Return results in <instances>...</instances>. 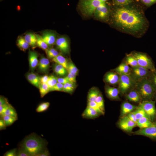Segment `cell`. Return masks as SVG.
Here are the masks:
<instances>
[{
	"label": "cell",
	"instance_id": "1",
	"mask_svg": "<svg viewBox=\"0 0 156 156\" xmlns=\"http://www.w3.org/2000/svg\"><path fill=\"white\" fill-rule=\"evenodd\" d=\"M114 24L120 29L131 34L142 31L146 24L143 13L133 7L122 6L116 9L112 15Z\"/></svg>",
	"mask_w": 156,
	"mask_h": 156
},
{
	"label": "cell",
	"instance_id": "2",
	"mask_svg": "<svg viewBox=\"0 0 156 156\" xmlns=\"http://www.w3.org/2000/svg\"><path fill=\"white\" fill-rule=\"evenodd\" d=\"M45 140L34 133L27 136L20 146L23 148L30 156H37L47 148Z\"/></svg>",
	"mask_w": 156,
	"mask_h": 156
},
{
	"label": "cell",
	"instance_id": "3",
	"mask_svg": "<svg viewBox=\"0 0 156 156\" xmlns=\"http://www.w3.org/2000/svg\"><path fill=\"white\" fill-rule=\"evenodd\" d=\"M134 88L139 94L142 101L153 100L155 91L148 78L136 81Z\"/></svg>",
	"mask_w": 156,
	"mask_h": 156
},
{
	"label": "cell",
	"instance_id": "4",
	"mask_svg": "<svg viewBox=\"0 0 156 156\" xmlns=\"http://www.w3.org/2000/svg\"><path fill=\"white\" fill-rule=\"evenodd\" d=\"M108 0H80L79 6L82 13L90 16L93 14L96 8L105 3Z\"/></svg>",
	"mask_w": 156,
	"mask_h": 156
},
{
	"label": "cell",
	"instance_id": "5",
	"mask_svg": "<svg viewBox=\"0 0 156 156\" xmlns=\"http://www.w3.org/2000/svg\"><path fill=\"white\" fill-rule=\"evenodd\" d=\"M118 83L119 94L122 95L126 94L131 89L134 88L136 81L130 75L120 74Z\"/></svg>",
	"mask_w": 156,
	"mask_h": 156
},
{
	"label": "cell",
	"instance_id": "6",
	"mask_svg": "<svg viewBox=\"0 0 156 156\" xmlns=\"http://www.w3.org/2000/svg\"><path fill=\"white\" fill-rule=\"evenodd\" d=\"M131 54L135 59L139 66L146 68L152 72L156 71L152 61L146 55L138 52H134Z\"/></svg>",
	"mask_w": 156,
	"mask_h": 156
},
{
	"label": "cell",
	"instance_id": "7",
	"mask_svg": "<svg viewBox=\"0 0 156 156\" xmlns=\"http://www.w3.org/2000/svg\"><path fill=\"white\" fill-rule=\"evenodd\" d=\"M155 102L154 100L142 101L139 103L138 105L144 110L152 122L156 119Z\"/></svg>",
	"mask_w": 156,
	"mask_h": 156
},
{
	"label": "cell",
	"instance_id": "8",
	"mask_svg": "<svg viewBox=\"0 0 156 156\" xmlns=\"http://www.w3.org/2000/svg\"><path fill=\"white\" fill-rule=\"evenodd\" d=\"M151 71L144 67L138 66L131 68L130 75L136 81L145 78H147Z\"/></svg>",
	"mask_w": 156,
	"mask_h": 156
},
{
	"label": "cell",
	"instance_id": "9",
	"mask_svg": "<svg viewBox=\"0 0 156 156\" xmlns=\"http://www.w3.org/2000/svg\"><path fill=\"white\" fill-rule=\"evenodd\" d=\"M118 126L127 132H131L133 129L137 126L136 123L130 120L127 115L120 116L117 122Z\"/></svg>",
	"mask_w": 156,
	"mask_h": 156
},
{
	"label": "cell",
	"instance_id": "10",
	"mask_svg": "<svg viewBox=\"0 0 156 156\" xmlns=\"http://www.w3.org/2000/svg\"><path fill=\"white\" fill-rule=\"evenodd\" d=\"M133 135L144 136L156 140V123L154 122L151 126L140 129L133 133Z\"/></svg>",
	"mask_w": 156,
	"mask_h": 156
},
{
	"label": "cell",
	"instance_id": "11",
	"mask_svg": "<svg viewBox=\"0 0 156 156\" xmlns=\"http://www.w3.org/2000/svg\"><path fill=\"white\" fill-rule=\"evenodd\" d=\"M120 75L114 71L106 73L103 77L104 81L107 84L113 86L118 84Z\"/></svg>",
	"mask_w": 156,
	"mask_h": 156
},
{
	"label": "cell",
	"instance_id": "12",
	"mask_svg": "<svg viewBox=\"0 0 156 156\" xmlns=\"http://www.w3.org/2000/svg\"><path fill=\"white\" fill-rule=\"evenodd\" d=\"M105 92L107 97L110 100L120 101L118 88L112 87L106 84L105 86Z\"/></svg>",
	"mask_w": 156,
	"mask_h": 156
},
{
	"label": "cell",
	"instance_id": "13",
	"mask_svg": "<svg viewBox=\"0 0 156 156\" xmlns=\"http://www.w3.org/2000/svg\"><path fill=\"white\" fill-rule=\"evenodd\" d=\"M55 43L58 48L62 52L66 53L69 52V43L68 40L66 37H59L56 40Z\"/></svg>",
	"mask_w": 156,
	"mask_h": 156
},
{
	"label": "cell",
	"instance_id": "14",
	"mask_svg": "<svg viewBox=\"0 0 156 156\" xmlns=\"http://www.w3.org/2000/svg\"><path fill=\"white\" fill-rule=\"evenodd\" d=\"M108 13V8L105 3L96 8L93 14L96 18L103 19L107 17Z\"/></svg>",
	"mask_w": 156,
	"mask_h": 156
},
{
	"label": "cell",
	"instance_id": "15",
	"mask_svg": "<svg viewBox=\"0 0 156 156\" xmlns=\"http://www.w3.org/2000/svg\"><path fill=\"white\" fill-rule=\"evenodd\" d=\"M56 36L55 33L51 31H45L41 36L43 40L48 45L53 44L55 42Z\"/></svg>",
	"mask_w": 156,
	"mask_h": 156
},
{
	"label": "cell",
	"instance_id": "16",
	"mask_svg": "<svg viewBox=\"0 0 156 156\" xmlns=\"http://www.w3.org/2000/svg\"><path fill=\"white\" fill-rule=\"evenodd\" d=\"M81 116L83 118L94 119L98 117L101 115L93 108L87 106Z\"/></svg>",
	"mask_w": 156,
	"mask_h": 156
},
{
	"label": "cell",
	"instance_id": "17",
	"mask_svg": "<svg viewBox=\"0 0 156 156\" xmlns=\"http://www.w3.org/2000/svg\"><path fill=\"white\" fill-rule=\"evenodd\" d=\"M138 106L132 104L127 101H124L121 106L120 116L126 115L132 112L137 108Z\"/></svg>",
	"mask_w": 156,
	"mask_h": 156
},
{
	"label": "cell",
	"instance_id": "18",
	"mask_svg": "<svg viewBox=\"0 0 156 156\" xmlns=\"http://www.w3.org/2000/svg\"><path fill=\"white\" fill-rule=\"evenodd\" d=\"M126 94V98L130 101L139 103L142 101L139 94L135 88L131 90Z\"/></svg>",
	"mask_w": 156,
	"mask_h": 156
},
{
	"label": "cell",
	"instance_id": "19",
	"mask_svg": "<svg viewBox=\"0 0 156 156\" xmlns=\"http://www.w3.org/2000/svg\"><path fill=\"white\" fill-rule=\"evenodd\" d=\"M38 54L36 52L29 50V60L31 69L34 70L38 64Z\"/></svg>",
	"mask_w": 156,
	"mask_h": 156
},
{
	"label": "cell",
	"instance_id": "20",
	"mask_svg": "<svg viewBox=\"0 0 156 156\" xmlns=\"http://www.w3.org/2000/svg\"><path fill=\"white\" fill-rule=\"evenodd\" d=\"M131 69V68H130L129 66L125 61L120 64L117 67L114 69L113 71L119 75L121 74L129 75Z\"/></svg>",
	"mask_w": 156,
	"mask_h": 156
},
{
	"label": "cell",
	"instance_id": "21",
	"mask_svg": "<svg viewBox=\"0 0 156 156\" xmlns=\"http://www.w3.org/2000/svg\"><path fill=\"white\" fill-rule=\"evenodd\" d=\"M50 62L49 59L42 57L40 60L38 64V67L40 70L43 72H45L49 69Z\"/></svg>",
	"mask_w": 156,
	"mask_h": 156
},
{
	"label": "cell",
	"instance_id": "22",
	"mask_svg": "<svg viewBox=\"0 0 156 156\" xmlns=\"http://www.w3.org/2000/svg\"><path fill=\"white\" fill-rule=\"evenodd\" d=\"M101 93L96 87H92L90 89L88 92V101H95L96 98Z\"/></svg>",
	"mask_w": 156,
	"mask_h": 156
},
{
	"label": "cell",
	"instance_id": "23",
	"mask_svg": "<svg viewBox=\"0 0 156 156\" xmlns=\"http://www.w3.org/2000/svg\"><path fill=\"white\" fill-rule=\"evenodd\" d=\"M27 78L30 83L39 88L40 84V77L34 73H29L27 75Z\"/></svg>",
	"mask_w": 156,
	"mask_h": 156
},
{
	"label": "cell",
	"instance_id": "24",
	"mask_svg": "<svg viewBox=\"0 0 156 156\" xmlns=\"http://www.w3.org/2000/svg\"><path fill=\"white\" fill-rule=\"evenodd\" d=\"M149 118L146 117H142L137 120L136 124L137 126L140 129L148 127L153 124Z\"/></svg>",
	"mask_w": 156,
	"mask_h": 156
},
{
	"label": "cell",
	"instance_id": "25",
	"mask_svg": "<svg viewBox=\"0 0 156 156\" xmlns=\"http://www.w3.org/2000/svg\"><path fill=\"white\" fill-rule=\"evenodd\" d=\"M56 63L60 64L64 67L67 70L68 62L67 60L62 55L59 54L52 59Z\"/></svg>",
	"mask_w": 156,
	"mask_h": 156
},
{
	"label": "cell",
	"instance_id": "26",
	"mask_svg": "<svg viewBox=\"0 0 156 156\" xmlns=\"http://www.w3.org/2000/svg\"><path fill=\"white\" fill-rule=\"evenodd\" d=\"M132 112L134 114L137 120L143 117H146L150 119L149 117L144 110L139 105L137 108Z\"/></svg>",
	"mask_w": 156,
	"mask_h": 156
},
{
	"label": "cell",
	"instance_id": "27",
	"mask_svg": "<svg viewBox=\"0 0 156 156\" xmlns=\"http://www.w3.org/2000/svg\"><path fill=\"white\" fill-rule=\"evenodd\" d=\"M24 38L29 45L34 47L37 44V38L36 35L29 33L25 35Z\"/></svg>",
	"mask_w": 156,
	"mask_h": 156
},
{
	"label": "cell",
	"instance_id": "28",
	"mask_svg": "<svg viewBox=\"0 0 156 156\" xmlns=\"http://www.w3.org/2000/svg\"><path fill=\"white\" fill-rule=\"evenodd\" d=\"M53 70L56 74L61 76L66 75L68 73L67 70L64 67L57 63L54 66Z\"/></svg>",
	"mask_w": 156,
	"mask_h": 156
},
{
	"label": "cell",
	"instance_id": "29",
	"mask_svg": "<svg viewBox=\"0 0 156 156\" xmlns=\"http://www.w3.org/2000/svg\"><path fill=\"white\" fill-rule=\"evenodd\" d=\"M76 87L75 83L68 82L64 84L63 92L72 94Z\"/></svg>",
	"mask_w": 156,
	"mask_h": 156
},
{
	"label": "cell",
	"instance_id": "30",
	"mask_svg": "<svg viewBox=\"0 0 156 156\" xmlns=\"http://www.w3.org/2000/svg\"><path fill=\"white\" fill-rule=\"evenodd\" d=\"M17 46L22 51H25L27 49L29 46L24 38L20 36L17 39Z\"/></svg>",
	"mask_w": 156,
	"mask_h": 156
},
{
	"label": "cell",
	"instance_id": "31",
	"mask_svg": "<svg viewBox=\"0 0 156 156\" xmlns=\"http://www.w3.org/2000/svg\"><path fill=\"white\" fill-rule=\"evenodd\" d=\"M125 62L131 68H134L139 66L135 59L131 54L127 55Z\"/></svg>",
	"mask_w": 156,
	"mask_h": 156
},
{
	"label": "cell",
	"instance_id": "32",
	"mask_svg": "<svg viewBox=\"0 0 156 156\" xmlns=\"http://www.w3.org/2000/svg\"><path fill=\"white\" fill-rule=\"evenodd\" d=\"M39 88L40 95L41 97H43L49 92H50V88L47 83H40Z\"/></svg>",
	"mask_w": 156,
	"mask_h": 156
},
{
	"label": "cell",
	"instance_id": "33",
	"mask_svg": "<svg viewBox=\"0 0 156 156\" xmlns=\"http://www.w3.org/2000/svg\"><path fill=\"white\" fill-rule=\"evenodd\" d=\"M5 115L9 116L15 118L16 120L18 119L17 114L16 111L15 109L11 105L6 110Z\"/></svg>",
	"mask_w": 156,
	"mask_h": 156
},
{
	"label": "cell",
	"instance_id": "34",
	"mask_svg": "<svg viewBox=\"0 0 156 156\" xmlns=\"http://www.w3.org/2000/svg\"><path fill=\"white\" fill-rule=\"evenodd\" d=\"M87 106H89L94 109L100 115H103L105 113L100 109L95 101H87Z\"/></svg>",
	"mask_w": 156,
	"mask_h": 156
},
{
	"label": "cell",
	"instance_id": "35",
	"mask_svg": "<svg viewBox=\"0 0 156 156\" xmlns=\"http://www.w3.org/2000/svg\"><path fill=\"white\" fill-rule=\"evenodd\" d=\"M37 38V45L42 49L46 50L47 49L48 45L38 35L36 34Z\"/></svg>",
	"mask_w": 156,
	"mask_h": 156
},
{
	"label": "cell",
	"instance_id": "36",
	"mask_svg": "<svg viewBox=\"0 0 156 156\" xmlns=\"http://www.w3.org/2000/svg\"><path fill=\"white\" fill-rule=\"evenodd\" d=\"M95 101L101 109L103 112L105 113L104 101L103 96L101 93L96 98Z\"/></svg>",
	"mask_w": 156,
	"mask_h": 156
},
{
	"label": "cell",
	"instance_id": "37",
	"mask_svg": "<svg viewBox=\"0 0 156 156\" xmlns=\"http://www.w3.org/2000/svg\"><path fill=\"white\" fill-rule=\"evenodd\" d=\"M46 52L48 58L51 59L59 54V52L53 48L47 49L46 50Z\"/></svg>",
	"mask_w": 156,
	"mask_h": 156
},
{
	"label": "cell",
	"instance_id": "38",
	"mask_svg": "<svg viewBox=\"0 0 156 156\" xmlns=\"http://www.w3.org/2000/svg\"><path fill=\"white\" fill-rule=\"evenodd\" d=\"M150 81L155 92L156 91V71L151 72L147 78Z\"/></svg>",
	"mask_w": 156,
	"mask_h": 156
},
{
	"label": "cell",
	"instance_id": "39",
	"mask_svg": "<svg viewBox=\"0 0 156 156\" xmlns=\"http://www.w3.org/2000/svg\"><path fill=\"white\" fill-rule=\"evenodd\" d=\"M57 82V78L53 75H51L49 76L47 83L48 85L50 90Z\"/></svg>",
	"mask_w": 156,
	"mask_h": 156
},
{
	"label": "cell",
	"instance_id": "40",
	"mask_svg": "<svg viewBox=\"0 0 156 156\" xmlns=\"http://www.w3.org/2000/svg\"><path fill=\"white\" fill-rule=\"evenodd\" d=\"M50 104V103L48 102L41 103L36 108V111L38 112H41L45 111L48 109Z\"/></svg>",
	"mask_w": 156,
	"mask_h": 156
},
{
	"label": "cell",
	"instance_id": "41",
	"mask_svg": "<svg viewBox=\"0 0 156 156\" xmlns=\"http://www.w3.org/2000/svg\"><path fill=\"white\" fill-rule=\"evenodd\" d=\"M67 71L68 73H75L77 75L78 72V68L71 61L68 62Z\"/></svg>",
	"mask_w": 156,
	"mask_h": 156
},
{
	"label": "cell",
	"instance_id": "42",
	"mask_svg": "<svg viewBox=\"0 0 156 156\" xmlns=\"http://www.w3.org/2000/svg\"><path fill=\"white\" fill-rule=\"evenodd\" d=\"M6 126H8L13 124L16 120L15 118L9 116L5 115L2 118Z\"/></svg>",
	"mask_w": 156,
	"mask_h": 156
},
{
	"label": "cell",
	"instance_id": "43",
	"mask_svg": "<svg viewBox=\"0 0 156 156\" xmlns=\"http://www.w3.org/2000/svg\"><path fill=\"white\" fill-rule=\"evenodd\" d=\"M113 3L121 6L127 5L133 1V0H113Z\"/></svg>",
	"mask_w": 156,
	"mask_h": 156
},
{
	"label": "cell",
	"instance_id": "44",
	"mask_svg": "<svg viewBox=\"0 0 156 156\" xmlns=\"http://www.w3.org/2000/svg\"><path fill=\"white\" fill-rule=\"evenodd\" d=\"M16 156H30L29 154L22 147L20 146L17 150Z\"/></svg>",
	"mask_w": 156,
	"mask_h": 156
},
{
	"label": "cell",
	"instance_id": "45",
	"mask_svg": "<svg viewBox=\"0 0 156 156\" xmlns=\"http://www.w3.org/2000/svg\"><path fill=\"white\" fill-rule=\"evenodd\" d=\"M64 84L57 82L50 90V92L54 91L63 92Z\"/></svg>",
	"mask_w": 156,
	"mask_h": 156
},
{
	"label": "cell",
	"instance_id": "46",
	"mask_svg": "<svg viewBox=\"0 0 156 156\" xmlns=\"http://www.w3.org/2000/svg\"><path fill=\"white\" fill-rule=\"evenodd\" d=\"M11 105L9 103L5 105L0 106V116L2 118L5 115V112L8 108Z\"/></svg>",
	"mask_w": 156,
	"mask_h": 156
},
{
	"label": "cell",
	"instance_id": "47",
	"mask_svg": "<svg viewBox=\"0 0 156 156\" xmlns=\"http://www.w3.org/2000/svg\"><path fill=\"white\" fill-rule=\"evenodd\" d=\"M77 75L71 73H68L67 77L69 81L72 82L76 83V77Z\"/></svg>",
	"mask_w": 156,
	"mask_h": 156
},
{
	"label": "cell",
	"instance_id": "48",
	"mask_svg": "<svg viewBox=\"0 0 156 156\" xmlns=\"http://www.w3.org/2000/svg\"><path fill=\"white\" fill-rule=\"evenodd\" d=\"M17 149L14 148L6 152L4 155L5 156H16Z\"/></svg>",
	"mask_w": 156,
	"mask_h": 156
},
{
	"label": "cell",
	"instance_id": "49",
	"mask_svg": "<svg viewBox=\"0 0 156 156\" xmlns=\"http://www.w3.org/2000/svg\"><path fill=\"white\" fill-rule=\"evenodd\" d=\"M141 1L145 5L150 6L156 3V0H141Z\"/></svg>",
	"mask_w": 156,
	"mask_h": 156
},
{
	"label": "cell",
	"instance_id": "50",
	"mask_svg": "<svg viewBox=\"0 0 156 156\" xmlns=\"http://www.w3.org/2000/svg\"><path fill=\"white\" fill-rule=\"evenodd\" d=\"M57 82L64 84L66 83L70 82L67 76L63 78H57Z\"/></svg>",
	"mask_w": 156,
	"mask_h": 156
},
{
	"label": "cell",
	"instance_id": "51",
	"mask_svg": "<svg viewBox=\"0 0 156 156\" xmlns=\"http://www.w3.org/2000/svg\"><path fill=\"white\" fill-rule=\"evenodd\" d=\"M126 115L130 120L136 123H137V120L132 112Z\"/></svg>",
	"mask_w": 156,
	"mask_h": 156
},
{
	"label": "cell",
	"instance_id": "52",
	"mask_svg": "<svg viewBox=\"0 0 156 156\" xmlns=\"http://www.w3.org/2000/svg\"><path fill=\"white\" fill-rule=\"evenodd\" d=\"M9 103L7 99L2 96H0V106L5 105Z\"/></svg>",
	"mask_w": 156,
	"mask_h": 156
},
{
	"label": "cell",
	"instance_id": "53",
	"mask_svg": "<svg viewBox=\"0 0 156 156\" xmlns=\"http://www.w3.org/2000/svg\"><path fill=\"white\" fill-rule=\"evenodd\" d=\"M48 77L49 76L47 75H44L40 77V83H47Z\"/></svg>",
	"mask_w": 156,
	"mask_h": 156
},
{
	"label": "cell",
	"instance_id": "54",
	"mask_svg": "<svg viewBox=\"0 0 156 156\" xmlns=\"http://www.w3.org/2000/svg\"><path fill=\"white\" fill-rule=\"evenodd\" d=\"M6 126L5 123L2 118H0V130H4L6 129Z\"/></svg>",
	"mask_w": 156,
	"mask_h": 156
},
{
	"label": "cell",
	"instance_id": "55",
	"mask_svg": "<svg viewBox=\"0 0 156 156\" xmlns=\"http://www.w3.org/2000/svg\"><path fill=\"white\" fill-rule=\"evenodd\" d=\"M50 155V154L49 151L46 148L44 151L39 154L37 156H48Z\"/></svg>",
	"mask_w": 156,
	"mask_h": 156
},
{
	"label": "cell",
	"instance_id": "56",
	"mask_svg": "<svg viewBox=\"0 0 156 156\" xmlns=\"http://www.w3.org/2000/svg\"><path fill=\"white\" fill-rule=\"evenodd\" d=\"M153 100H155L156 101V91L155 92L153 98Z\"/></svg>",
	"mask_w": 156,
	"mask_h": 156
},
{
	"label": "cell",
	"instance_id": "57",
	"mask_svg": "<svg viewBox=\"0 0 156 156\" xmlns=\"http://www.w3.org/2000/svg\"></svg>",
	"mask_w": 156,
	"mask_h": 156
}]
</instances>
